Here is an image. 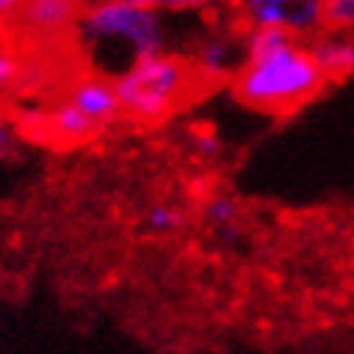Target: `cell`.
<instances>
[{
  "label": "cell",
  "mask_w": 354,
  "mask_h": 354,
  "mask_svg": "<svg viewBox=\"0 0 354 354\" xmlns=\"http://www.w3.org/2000/svg\"><path fill=\"white\" fill-rule=\"evenodd\" d=\"M274 3H288V0H274Z\"/></svg>",
  "instance_id": "19"
},
{
  "label": "cell",
  "mask_w": 354,
  "mask_h": 354,
  "mask_svg": "<svg viewBox=\"0 0 354 354\" xmlns=\"http://www.w3.org/2000/svg\"><path fill=\"white\" fill-rule=\"evenodd\" d=\"M78 35L90 46H124L130 64L165 52V26L158 9L127 6L121 0H98L78 17Z\"/></svg>",
  "instance_id": "3"
},
{
  "label": "cell",
  "mask_w": 354,
  "mask_h": 354,
  "mask_svg": "<svg viewBox=\"0 0 354 354\" xmlns=\"http://www.w3.org/2000/svg\"><path fill=\"white\" fill-rule=\"evenodd\" d=\"M73 107L84 115L90 118L98 130L110 127L113 121H118L121 115V104H118V95H115V86L113 81L107 78H98V75H90V78H81L69 86L66 98Z\"/></svg>",
  "instance_id": "5"
},
{
  "label": "cell",
  "mask_w": 354,
  "mask_h": 354,
  "mask_svg": "<svg viewBox=\"0 0 354 354\" xmlns=\"http://www.w3.org/2000/svg\"><path fill=\"white\" fill-rule=\"evenodd\" d=\"M127 6H141V9H156V0H121Z\"/></svg>",
  "instance_id": "18"
},
{
  "label": "cell",
  "mask_w": 354,
  "mask_h": 354,
  "mask_svg": "<svg viewBox=\"0 0 354 354\" xmlns=\"http://www.w3.org/2000/svg\"><path fill=\"white\" fill-rule=\"evenodd\" d=\"M199 153H205V156H214L216 150H219V141H216V136H202L199 141Z\"/></svg>",
  "instance_id": "15"
},
{
  "label": "cell",
  "mask_w": 354,
  "mask_h": 354,
  "mask_svg": "<svg viewBox=\"0 0 354 354\" xmlns=\"http://www.w3.org/2000/svg\"><path fill=\"white\" fill-rule=\"evenodd\" d=\"M323 69L311 58L308 46L291 41L271 55L242 61L234 75V93L242 104L262 113H291L320 95L326 86Z\"/></svg>",
  "instance_id": "1"
},
{
  "label": "cell",
  "mask_w": 354,
  "mask_h": 354,
  "mask_svg": "<svg viewBox=\"0 0 354 354\" xmlns=\"http://www.w3.org/2000/svg\"><path fill=\"white\" fill-rule=\"evenodd\" d=\"M323 26L354 32V0H323Z\"/></svg>",
  "instance_id": "13"
},
{
  "label": "cell",
  "mask_w": 354,
  "mask_h": 354,
  "mask_svg": "<svg viewBox=\"0 0 354 354\" xmlns=\"http://www.w3.org/2000/svg\"><path fill=\"white\" fill-rule=\"evenodd\" d=\"M291 41H297L291 32L286 29H277V26H254L251 32L245 35V44H242V55L245 61H254L262 55H271V52L288 46Z\"/></svg>",
  "instance_id": "10"
},
{
  "label": "cell",
  "mask_w": 354,
  "mask_h": 354,
  "mask_svg": "<svg viewBox=\"0 0 354 354\" xmlns=\"http://www.w3.org/2000/svg\"><path fill=\"white\" fill-rule=\"evenodd\" d=\"M44 124H46V130L52 136L61 138V141H69V145H81V141H90L101 133L95 124L90 118H84L69 101H61L58 107H52L46 113Z\"/></svg>",
  "instance_id": "8"
},
{
  "label": "cell",
  "mask_w": 354,
  "mask_h": 354,
  "mask_svg": "<svg viewBox=\"0 0 354 354\" xmlns=\"http://www.w3.org/2000/svg\"><path fill=\"white\" fill-rule=\"evenodd\" d=\"M17 3H21V0H0V24H3V21H9V17L15 15Z\"/></svg>",
  "instance_id": "16"
},
{
  "label": "cell",
  "mask_w": 354,
  "mask_h": 354,
  "mask_svg": "<svg viewBox=\"0 0 354 354\" xmlns=\"http://www.w3.org/2000/svg\"><path fill=\"white\" fill-rule=\"evenodd\" d=\"M202 216H205V222H207L210 227H214V231H227V227L236 225L239 205H236V199H231V196H214V199L205 202Z\"/></svg>",
  "instance_id": "12"
},
{
  "label": "cell",
  "mask_w": 354,
  "mask_h": 354,
  "mask_svg": "<svg viewBox=\"0 0 354 354\" xmlns=\"http://www.w3.org/2000/svg\"><path fill=\"white\" fill-rule=\"evenodd\" d=\"M193 73L196 69L185 58L167 55V52L127 64L124 73L113 81L121 104V115L141 124L165 121L187 98Z\"/></svg>",
  "instance_id": "2"
},
{
  "label": "cell",
  "mask_w": 354,
  "mask_h": 354,
  "mask_svg": "<svg viewBox=\"0 0 354 354\" xmlns=\"http://www.w3.org/2000/svg\"><path fill=\"white\" fill-rule=\"evenodd\" d=\"M12 17L32 38H58L78 26L81 0H21Z\"/></svg>",
  "instance_id": "4"
},
{
  "label": "cell",
  "mask_w": 354,
  "mask_h": 354,
  "mask_svg": "<svg viewBox=\"0 0 354 354\" xmlns=\"http://www.w3.org/2000/svg\"><path fill=\"white\" fill-rule=\"evenodd\" d=\"M222 0H156V9H167V12H187V9H207V6H219Z\"/></svg>",
  "instance_id": "14"
},
{
  "label": "cell",
  "mask_w": 354,
  "mask_h": 354,
  "mask_svg": "<svg viewBox=\"0 0 354 354\" xmlns=\"http://www.w3.org/2000/svg\"><path fill=\"white\" fill-rule=\"evenodd\" d=\"M9 145H12V136H9V127L3 121H0V156H3L6 150H9Z\"/></svg>",
  "instance_id": "17"
},
{
  "label": "cell",
  "mask_w": 354,
  "mask_h": 354,
  "mask_svg": "<svg viewBox=\"0 0 354 354\" xmlns=\"http://www.w3.org/2000/svg\"><path fill=\"white\" fill-rule=\"evenodd\" d=\"M326 78L354 75V38H320L308 46Z\"/></svg>",
  "instance_id": "7"
},
{
  "label": "cell",
  "mask_w": 354,
  "mask_h": 354,
  "mask_svg": "<svg viewBox=\"0 0 354 354\" xmlns=\"http://www.w3.org/2000/svg\"><path fill=\"white\" fill-rule=\"evenodd\" d=\"M323 26V0H288V17H286V32L308 35Z\"/></svg>",
  "instance_id": "11"
},
{
  "label": "cell",
  "mask_w": 354,
  "mask_h": 354,
  "mask_svg": "<svg viewBox=\"0 0 354 354\" xmlns=\"http://www.w3.org/2000/svg\"><path fill=\"white\" fill-rule=\"evenodd\" d=\"M185 219H187V214L179 205L158 202V205H150L145 214H141V231L150 234V236H170L185 225Z\"/></svg>",
  "instance_id": "9"
},
{
  "label": "cell",
  "mask_w": 354,
  "mask_h": 354,
  "mask_svg": "<svg viewBox=\"0 0 354 354\" xmlns=\"http://www.w3.org/2000/svg\"><path fill=\"white\" fill-rule=\"evenodd\" d=\"M236 46L227 41V38H219V35H214V38H207L199 52H196V73L207 81H222V78H234L236 75Z\"/></svg>",
  "instance_id": "6"
}]
</instances>
